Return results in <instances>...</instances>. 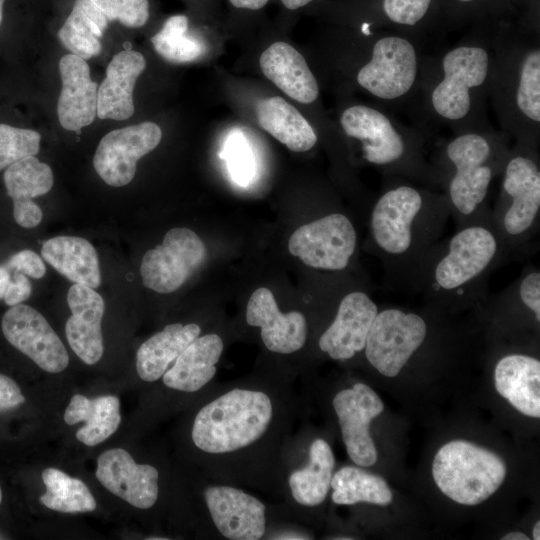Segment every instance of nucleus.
I'll use <instances>...</instances> for the list:
<instances>
[{
    "label": "nucleus",
    "mask_w": 540,
    "mask_h": 540,
    "mask_svg": "<svg viewBox=\"0 0 540 540\" xmlns=\"http://www.w3.org/2000/svg\"><path fill=\"white\" fill-rule=\"evenodd\" d=\"M426 331L425 309L385 307L367 335L364 355L381 375L393 378L404 368Z\"/></svg>",
    "instance_id": "nucleus-11"
},
{
    "label": "nucleus",
    "mask_w": 540,
    "mask_h": 540,
    "mask_svg": "<svg viewBox=\"0 0 540 540\" xmlns=\"http://www.w3.org/2000/svg\"><path fill=\"white\" fill-rule=\"evenodd\" d=\"M510 140L492 126L465 130L443 139L430 155L456 228L490 216L489 190L502 172Z\"/></svg>",
    "instance_id": "nucleus-4"
},
{
    "label": "nucleus",
    "mask_w": 540,
    "mask_h": 540,
    "mask_svg": "<svg viewBox=\"0 0 540 540\" xmlns=\"http://www.w3.org/2000/svg\"><path fill=\"white\" fill-rule=\"evenodd\" d=\"M450 215L443 192L400 177H383L370 205L369 248L384 272V286L408 294L414 272L444 232Z\"/></svg>",
    "instance_id": "nucleus-1"
},
{
    "label": "nucleus",
    "mask_w": 540,
    "mask_h": 540,
    "mask_svg": "<svg viewBox=\"0 0 540 540\" xmlns=\"http://www.w3.org/2000/svg\"><path fill=\"white\" fill-rule=\"evenodd\" d=\"M108 21H118L128 28L142 27L149 18L148 0H90Z\"/></svg>",
    "instance_id": "nucleus-38"
},
{
    "label": "nucleus",
    "mask_w": 540,
    "mask_h": 540,
    "mask_svg": "<svg viewBox=\"0 0 540 540\" xmlns=\"http://www.w3.org/2000/svg\"><path fill=\"white\" fill-rule=\"evenodd\" d=\"M25 402L19 385L7 375L0 373V412L11 410Z\"/></svg>",
    "instance_id": "nucleus-41"
},
{
    "label": "nucleus",
    "mask_w": 540,
    "mask_h": 540,
    "mask_svg": "<svg viewBox=\"0 0 540 540\" xmlns=\"http://www.w3.org/2000/svg\"><path fill=\"white\" fill-rule=\"evenodd\" d=\"M500 177L491 222L510 260L526 259L536 251L540 229L539 148L514 143Z\"/></svg>",
    "instance_id": "nucleus-8"
},
{
    "label": "nucleus",
    "mask_w": 540,
    "mask_h": 540,
    "mask_svg": "<svg viewBox=\"0 0 540 540\" xmlns=\"http://www.w3.org/2000/svg\"><path fill=\"white\" fill-rule=\"evenodd\" d=\"M32 287L29 279L23 273L16 272L4 294V301L10 307L21 304L31 295Z\"/></svg>",
    "instance_id": "nucleus-42"
},
{
    "label": "nucleus",
    "mask_w": 540,
    "mask_h": 540,
    "mask_svg": "<svg viewBox=\"0 0 540 540\" xmlns=\"http://www.w3.org/2000/svg\"><path fill=\"white\" fill-rule=\"evenodd\" d=\"M62 88L57 103L60 125L80 132L97 116L98 84L91 80L86 60L69 53L59 61Z\"/></svg>",
    "instance_id": "nucleus-21"
},
{
    "label": "nucleus",
    "mask_w": 540,
    "mask_h": 540,
    "mask_svg": "<svg viewBox=\"0 0 540 540\" xmlns=\"http://www.w3.org/2000/svg\"><path fill=\"white\" fill-rule=\"evenodd\" d=\"M456 3L461 5H468L476 2L477 0H454Z\"/></svg>",
    "instance_id": "nucleus-50"
},
{
    "label": "nucleus",
    "mask_w": 540,
    "mask_h": 540,
    "mask_svg": "<svg viewBox=\"0 0 540 540\" xmlns=\"http://www.w3.org/2000/svg\"><path fill=\"white\" fill-rule=\"evenodd\" d=\"M188 18L185 15L169 17L151 42L158 55L171 63H187L200 58L206 51L205 44L187 34Z\"/></svg>",
    "instance_id": "nucleus-35"
},
{
    "label": "nucleus",
    "mask_w": 540,
    "mask_h": 540,
    "mask_svg": "<svg viewBox=\"0 0 540 540\" xmlns=\"http://www.w3.org/2000/svg\"><path fill=\"white\" fill-rule=\"evenodd\" d=\"M4 1H5V0H0V26H1V23H2V19H3V5H4Z\"/></svg>",
    "instance_id": "nucleus-51"
},
{
    "label": "nucleus",
    "mask_w": 540,
    "mask_h": 540,
    "mask_svg": "<svg viewBox=\"0 0 540 540\" xmlns=\"http://www.w3.org/2000/svg\"><path fill=\"white\" fill-rule=\"evenodd\" d=\"M148 539L149 540H166L168 538H165V537H149Z\"/></svg>",
    "instance_id": "nucleus-52"
},
{
    "label": "nucleus",
    "mask_w": 540,
    "mask_h": 540,
    "mask_svg": "<svg viewBox=\"0 0 540 540\" xmlns=\"http://www.w3.org/2000/svg\"><path fill=\"white\" fill-rule=\"evenodd\" d=\"M533 539L539 540L540 539V522H536L533 528Z\"/></svg>",
    "instance_id": "nucleus-49"
},
{
    "label": "nucleus",
    "mask_w": 540,
    "mask_h": 540,
    "mask_svg": "<svg viewBox=\"0 0 540 540\" xmlns=\"http://www.w3.org/2000/svg\"><path fill=\"white\" fill-rule=\"evenodd\" d=\"M246 322L260 328L265 347L275 353L290 354L306 343L308 325L299 311L282 313L273 293L265 287L256 289L248 300Z\"/></svg>",
    "instance_id": "nucleus-19"
},
{
    "label": "nucleus",
    "mask_w": 540,
    "mask_h": 540,
    "mask_svg": "<svg viewBox=\"0 0 540 540\" xmlns=\"http://www.w3.org/2000/svg\"><path fill=\"white\" fill-rule=\"evenodd\" d=\"M41 255L57 272L76 284L93 289L101 284L99 258L92 244L84 238L58 236L47 240Z\"/></svg>",
    "instance_id": "nucleus-27"
},
{
    "label": "nucleus",
    "mask_w": 540,
    "mask_h": 540,
    "mask_svg": "<svg viewBox=\"0 0 540 540\" xmlns=\"http://www.w3.org/2000/svg\"><path fill=\"white\" fill-rule=\"evenodd\" d=\"M276 539H308V537H304V535L296 532L291 533H282L277 535V537H274Z\"/></svg>",
    "instance_id": "nucleus-48"
},
{
    "label": "nucleus",
    "mask_w": 540,
    "mask_h": 540,
    "mask_svg": "<svg viewBox=\"0 0 540 540\" xmlns=\"http://www.w3.org/2000/svg\"><path fill=\"white\" fill-rule=\"evenodd\" d=\"M491 39L470 38L423 56L417 99L427 121L452 133L490 127L487 117Z\"/></svg>",
    "instance_id": "nucleus-3"
},
{
    "label": "nucleus",
    "mask_w": 540,
    "mask_h": 540,
    "mask_svg": "<svg viewBox=\"0 0 540 540\" xmlns=\"http://www.w3.org/2000/svg\"><path fill=\"white\" fill-rule=\"evenodd\" d=\"M41 135L31 129L0 124V171L39 152Z\"/></svg>",
    "instance_id": "nucleus-36"
},
{
    "label": "nucleus",
    "mask_w": 540,
    "mask_h": 540,
    "mask_svg": "<svg viewBox=\"0 0 540 540\" xmlns=\"http://www.w3.org/2000/svg\"><path fill=\"white\" fill-rule=\"evenodd\" d=\"M493 51L488 99L500 130L514 143L539 148L540 43L538 37L491 39Z\"/></svg>",
    "instance_id": "nucleus-7"
},
{
    "label": "nucleus",
    "mask_w": 540,
    "mask_h": 540,
    "mask_svg": "<svg viewBox=\"0 0 540 540\" xmlns=\"http://www.w3.org/2000/svg\"><path fill=\"white\" fill-rule=\"evenodd\" d=\"M120 400L113 395L89 399L75 394L64 412L68 425L84 422L75 434L76 439L86 446H96L116 432L121 423Z\"/></svg>",
    "instance_id": "nucleus-28"
},
{
    "label": "nucleus",
    "mask_w": 540,
    "mask_h": 540,
    "mask_svg": "<svg viewBox=\"0 0 540 540\" xmlns=\"http://www.w3.org/2000/svg\"><path fill=\"white\" fill-rule=\"evenodd\" d=\"M335 457L330 445L322 438L315 439L309 448L306 465L288 476V488L294 501L305 507L323 503L334 474Z\"/></svg>",
    "instance_id": "nucleus-30"
},
{
    "label": "nucleus",
    "mask_w": 540,
    "mask_h": 540,
    "mask_svg": "<svg viewBox=\"0 0 540 540\" xmlns=\"http://www.w3.org/2000/svg\"><path fill=\"white\" fill-rule=\"evenodd\" d=\"M261 128L294 152L312 149L318 136L308 120L279 96L261 100L256 107Z\"/></svg>",
    "instance_id": "nucleus-29"
},
{
    "label": "nucleus",
    "mask_w": 540,
    "mask_h": 540,
    "mask_svg": "<svg viewBox=\"0 0 540 540\" xmlns=\"http://www.w3.org/2000/svg\"><path fill=\"white\" fill-rule=\"evenodd\" d=\"M263 74L290 98L312 104L319 96V85L305 58L285 42H275L260 56Z\"/></svg>",
    "instance_id": "nucleus-24"
},
{
    "label": "nucleus",
    "mask_w": 540,
    "mask_h": 540,
    "mask_svg": "<svg viewBox=\"0 0 540 540\" xmlns=\"http://www.w3.org/2000/svg\"><path fill=\"white\" fill-rule=\"evenodd\" d=\"M359 246L352 219L332 211L300 226L289 238L288 250L306 266L329 272L348 269Z\"/></svg>",
    "instance_id": "nucleus-10"
},
{
    "label": "nucleus",
    "mask_w": 540,
    "mask_h": 540,
    "mask_svg": "<svg viewBox=\"0 0 540 540\" xmlns=\"http://www.w3.org/2000/svg\"><path fill=\"white\" fill-rule=\"evenodd\" d=\"M226 159L233 180L239 185H247L253 178L254 160L242 139L235 137L228 141Z\"/></svg>",
    "instance_id": "nucleus-39"
},
{
    "label": "nucleus",
    "mask_w": 540,
    "mask_h": 540,
    "mask_svg": "<svg viewBox=\"0 0 540 540\" xmlns=\"http://www.w3.org/2000/svg\"><path fill=\"white\" fill-rule=\"evenodd\" d=\"M207 249L188 228L169 230L161 244L147 251L140 274L147 288L162 294L176 291L204 263Z\"/></svg>",
    "instance_id": "nucleus-12"
},
{
    "label": "nucleus",
    "mask_w": 540,
    "mask_h": 540,
    "mask_svg": "<svg viewBox=\"0 0 540 540\" xmlns=\"http://www.w3.org/2000/svg\"><path fill=\"white\" fill-rule=\"evenodd\" d=\"M278 399L257 384L217 394L195 414L191 440L214 462H232L262 447L278 424Z\"/></svg>",
    "instance_id": "nucleus-5"
},
{
    "label": "nucleus",
    "mask_w": 540,
    "mask_h": 540,
    "mask_svg": "<svg viewBox=\"0 0 540 540\" xmlns=\"http://www.w3.org/2000/svg\"><path fill=\"white\" fill-rule=\"evenodd\" d=\"M332 501L337 505L369 503L387 506L393 495L384 478L359 467L344 466L333 474Z\"/></svg>",
    "instance_id": "nucleus-32"
},
{
    "label": "nucleus",
    "mask_w": 540,
    "mask_h": 540,
    "mask_svg": "<svg viewBox=\"0 0 540 540\" xmlns=\"http://www.w3.org/2000/svg\"><path fill=\"white\" fill-rule=\"evenodd\" d=\"M146 68L144 56L135 50L115 54L98 86L97 116L100 119L126 120L135 111L133 90Z\"/></svg>",
    "instance_id": "nucleus-22"
},
{
    "label": "nucleus",
    "mask_w": 540,
    "mask_h": 540,
    "mask_svg": "<svg viewBox=\"0 0 540 540\" xmlns=\"http://www.w3.org/2000/svg\"><path fill=\"white\" fill-rule=\"evenodd\" d=\"M223 347L218 334L198 336L164 373V385L187 393L201 390L214 378Z\"/></svg>",
    "instance_id": "nucleus-25"
},
{
    "label": "nucleus",
    "mask_w": 540,
    "mask_h": 540,
    "mask_svg": "<svg viewBox=\"0 0 540 540\" xmlns=\"http://www.w3.org/2000/svg\"><path fill=\"white\" fill-rule=\"evenodd\" d=\"M378 305L363 288L341 296L332 322L318 339L319 349L333 360H349L363 352Z\"/></svg>",
    "instance_id": "nucleus-16"
},
{
    "label": "nucleus",
    "mask_w": 540,
    "mask_h": 540,
    "mask_svg": "<svg viewBox=\"0 0 540 540\" xmlns=\"http://www.w3.org/2000/svg\"><path fill=\"white\" fill-rule=\"evenodd\" d=\"M46 492L40 502L50 510L62 513H84L94 511L96 500L87 485L57 468H46L42 472Z\"/></svg>",
    "instance_id": "nucleus-33"
},
{
    "label": "nucleus",
    "mask_w": 540,
    "mask_h": 540,
    "mask_svg": "<svg viewBox=\"0 0 540 540\" xmlns=\"http://www.w3.org/2000/svg\"><path fill=\"white\" fill-rule=\"evenodd\" d=\"M497 392L526 416L540 417V361L521 352L503 355L494 368Z\"/></svg>",
    "instance_id": "nucleus-23"
},
{
    "label": "nucleus",
    "mask_w": 540,
    "mask_h": 540,
    "mask_svg": "<svg viewBox=\"0 0 540 540\" xmlns=\"http://www.w3.org/2000/svg\"><path fill=\"white\" fill-rule=\"evenodd\" d=\"M313 0H281L284 7H286L289 10H296L298 8H301Z\"/></svg>",
    "instance_id": "nucleus-46"
},
{
    "label": "nucleus",
    "mask_w": 540,
    "mask_h": 540,
    "mask_svg": "<svg viewBox=\"0 0 540 540\" xmlns=\"http://www.w3.org/2000/svg\"><path fill=\"white\" fill-rule=\"evenodd\" d=\"M502 540H529V537L521 532H510L504 535Z\"/></svg>",
    "instance_id": "nucleus-47"
},
{
    "label": "nucleus",
    "mask_w": 540,
    "mask_h": 540,
    "mask_svg": "<svg viewBox=\"0 0 540 540\" xmlns=\"http://www.w3.org/2000/svg\"><path fill=\"white\" fill-rule=\"evenodd\" d=\"M6 340L48 373H60L69 364L67 350L45 317L25 304L12 306L1 322Z\"/></svg>",
    "instance_id": "nucleus-14"
},
{
    "label": "nucleus",
    "mask_w": 540,
    "mask_h": 540,
    "mask_svg": "<svg viewBox=\"0 0 540 540\" xmlns=\"http://www.w3.org/2000/svg\"><path fill=\"white\" fill-rule=\"evenodd\" d=\"M203 498L216 530L230 540H258L266 533V507L242 489L223 484L204 489Z\"/></svg>",
    "instance_id": "nucleus-17"
},
{
    "label": "nucleus",
    "mask_w": 540,
    "mask_h": 540,
    "mask_svg": "<svg viewBox=\"0 0 540 540\" xmlns=\"http://www.w3.org/2000/svg\"><path fill=\"white\" fill-rule=\"evenodd\" d=\"M95 476L109 492L138 509L147 510L158 499V470L150 464L136 463L122 448L98 456Z\"/></svg>",
    "instance_id": "nucleus-18"
},
{
    "label": "nucleus",
    "mask_w": 540,
    "mask_h": 540,
    "mask_svg": "<svg viewBox=\"0 0 540 540\" xmlns=\"http://www.w3.org/2000/svg\"><path fill=\"white\" fill-rule=\"evenodd\" d=\"M333 408L351 461L361 467L374 465L378 454L369 427L384 409L381 398L371 387L358 382L334 396Z\"/></svg>",
    "instance_id": "nucleus-15"
},
{
    "label": "nucleus",
    "mask_w": 540,
    "mask_h": 540,
    "mask_svg": "<svg viewBox=\"0 0 540 540\" xmlns=\"http://www.w3.org/2000/svg\"><path fill=\"white\" fill-rule=\"evenodd\" d=\"M67 302L72 313L65 326L67 341L85 364L94 365L104 353L101 331L104 300L93 288L75 283L68 290Z\"/></svg>",
    "instance_id": "nucleus-20"
},
{
    "label": "nucleus",
    "mask_w": 540,
    "mask_h": 540,
    "mask_svg": "<svg viewBox=\"0 0 540 540\" xmlns=\"http://www.w3.org/2000/svg\"><path fill=\"white\" fill-rule=\"evenodd\" d=\"M6 267L34 279H40L46 273V267L41 257L27 249L11 256Z\"/></svg>",
    "instance_id": "nucleus-40"
},
{
    "label": "nucleus",
    "mask_w": 540,
    "mask_h": 540,
    "mask_svg": "<svg viewBox=\"0 0 540 540\" xmlns=\"http://www.w3.org/2000/svg\"><path fill=\"white\" fill-rule=\"evenodd\" d=\"M10 281L11 278L8 268L6 266H0V299H3Z\"/></svg>",
    "instance_id": "nucleus-45"
},
{
    "label": "nucleus",
    "mask_w": 540,
    "mask_h": 540,
    "mask_svg": "<svg viewBox=\"0 0 540 540\" xmlns=\"http://www.w3.org/2000/svg\"><path fill=\"white\" fill-rule=\"evenodd\" d=\"M510 261L489 216L435 243L419 262L408 295L449 313L475 309L491 293L490 276Z\"/></svg>",
    "instance_id": "nucleus-2"
},
{
    "label": "nucleus",
    "mask_w": 540,
    "mask_h": 540,
    "mask_svg": "<svg viewBox=\"0 0 540 540\" xmlns=\"http://www.w3.org/2000/svg\"><path fill=\"white\" fill-rule=\"evenodd\" d=\"M108 22L102 11L90 0H76L58 31V38L72 54L88 60L101 53L100 38Z\"/></svg>",
    "instance_id": "nucleus-31"
},
{
    "label": "nucleus",
    "mask_w": 540,
    "mask_h": 540,
    "mask_svg": "<svg viewBox=\"0 0 540 540\" xmlns=\"http://www.w3.org/2000/svg\"><path fill=\"white\" fill-rule=\"evenodd\" d=\"M339 123L345 136L359 145L361 159L382 177H400L439 189L428 153L429 134L419 126H406L389 109L367 103L343 108Z\"/></svg>",
    "instance_id": "nucleus-6"
},
{
    "label": "nucleus",
    "mask_w": 540,
    "mask_h": 540,
    "mask_svg": "<svg viewBox=\"0 0 540 540\" xmlns=\"http://www.w3.org/2000/svg\"><path fill=\"white\" fill-rule=\"evenodd\" d=\"M162 131L150 121L108 132L99 142L93 166L102 180L112 187L130 183L138 160L160 143Z\"/></svg>",
    "instance_id": "nucleus-13"
},
{
    "label": "nucleus",
    "mask_w": 540,
    "mask_h": 540,
    "mask_svg": "<svg viewBox=\"0 0 540 540\" xmlns=\"http://www.w3.org/2000/svg\"><path fill=\"white\" fill-rule=\"evenodd\" d=\"M4 184L13 204L30 202L48 193L54 183L50 166L35 156H29L6 168Z\"/></svg>",
    "instance_id": "nucleus-34"
},
{
    "label": "nucleus",
    "mask_w": 540,
    "mask_h": 540,
    "mask_svg": "<svg viewBox=\"0 0 540 540\" xmlns=\"http://www.w3.org/2000/svg\"><path fill=\"white\" fill-rule=\"evenodd\" d=\"M2 502V490H1V487H0V504Z\"/></svg>",
    "instance_id": "nucleus-53"
},
{
    "label": "nucleus",
    "mask_w": 540,
    "mask_h": 540,
    "mask_svg": "<svg viewBox=\"0 0 540 540\" xmlns=\"http://www.w3.org/2000/svg\"><path fill=\"white\" fill-rule=\"evenodd\" d=\"M269 0H229L236 8L258 10L263 8Z\"/></svg>",
    "instance_id": "nucleus-44"
},
{
    "label": "nucleus",
    "mask_w": 540,
    "mask_h": 540,
    "mask_svg": "<svg viewBox=\"0 0 540 540\" xmlns=\"http://www.w3.org/2000/svg\"><path fill=\"white\" fill-rule=\"evenodd\" d=\"M198 324L173 323L165 326L139 347L136 371L145 382L162 378L186 347L200 336Z\"/></svg>",
    "instance_id": "nucleus-26"
},
{
    "label": "nucleus",
    "mask_w": 540,
    "mask_h": 540,
    "mask_svg": "<svg viewBox=\"0 0 540 540\" xmlns=\"http://www.w3.org/2000/svg\"><path fill=\"white\" fill-rule=\"evenodd\" d=\"M433 0H380L382 22L416 29L426 18Z\"/></svg>",
    "instance_id": "nucleus-37"
},
{
    "label": "nucleus",
    "mask_w": 540,
    "mask_h": 540,
    "mask_svg": "<svg viewBox=\"0 0 540 540\" xmlns=\"http://www.w3.org/2000/svg\"><path fill=\"white\" fill-rule=\"evenodd\" d=\"M506 465L494 452L465 440H453L436 453L432 475L448 498L477 505L492 496L506 477Z\"/></svg>",
    "instance_id": "nucleus-9"
},
{
    "label": "nucleus",
    "mask_w": 540,
    "mask_h": 540,
    "mask_svg": "<svg viewBox=\"0 0 540 540\" xmlns=\"http://www.w3.org/2000/svg\"><path fill=\"white\" fill-rule=\"evenodd\" d=\"M13 216L21 227L34 228L41 222L43 213L34 201H30L13 204Z\"/></svg>",
    "instance_id": "nucleus-43"
}]
</instances>
